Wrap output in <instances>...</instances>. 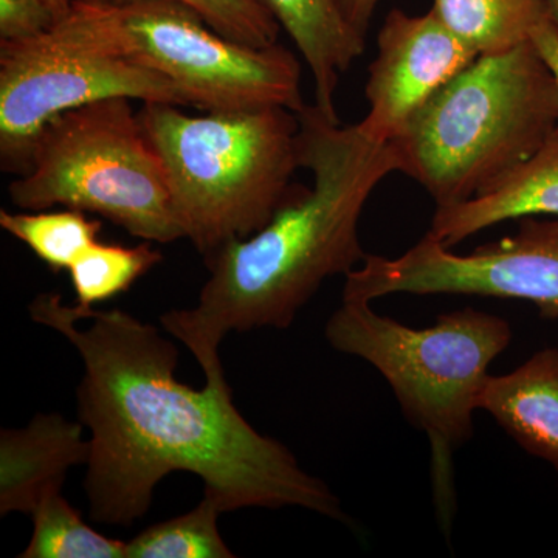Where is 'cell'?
Returning a JSON list of instances; mask_svg holds the SVG:
<instances>
[{
    "mask_svg": "<svg viewBox=\"0 0 558 558\" xmlns=\"http://www.w3.org/2000/svg\"><path fill=\"white\" fill-rule=\"evenodd\" d=\"M301 167L314 185H296L258 233L205 259L209 278L193 310L171 311L161 326L197 359L205 380L222 379L219 347L229 332L286 329L325 279L357 269L368 253L359 222L381 180L399 171L389 143L359 124L333 123L315 105L299 112Z\"/></svg>",
    "mask_w": 558,
    "mask_h": 558,
    "instance_id": "7a4b0ae2",
    "label": "cell"
},
{
    "mask_svg": "<svg viewBox=\"0 0 558 558\" xmlns=\"http://www.w3.org/2000/svg\"><path fill=\"white\" fill-rule=\"evenodd\" d=\"M222 510L204 497L185 515L154 524L126 542V558H233L218 527Z\"/></svg>",
    "mask_w": 558,
    "mask_h": 558,
    "instance_id": "d6986e66",
    "label": "cell"
},
{
    "mask_svg": "<svg viewBox=\"0 0 558 558\" xmlns=\"http://www.w3.org/2000/svg\"><path fill=\"white\" fill-rule=\"evenodd\" d=\"M549 7V16L550 22H553L554 27L557 28L558 32V0H546Z\"/></svg>",
    "mask_w": 558,
    "mask_h": 558,
    "instance_id": "d4e9b609",
    "label": "cell"
},
{
    "mask_svg": "<svg viewBox=\"0 0 558 558\" xmlns=\"http://www.w3.org/2000/svg\"><path fill=\"white\" fill-rule=\"evenodd\" d=\"M33 535L21 558H126V542L84 523L78 510L51 492L32 513Z\"/></svg>",
    "mask_w": 558,
    "mask_h": 558,
    "instance_id": "2e32d148",
    "label": "cell"
},
{
    "mask_svg": "<svg viewBox=\"0 0 558 558\" xmlns=\"http://www.w3.org/2000/svg\"><path fill=\"white\" fill-rule=\"evenodd\" d=\"M132 53L204 112L286 108L299 113L301 64L286 47L226 38L178 0L116 2Z\"/></svg>",
    "mask_w": 558,
    "mask_h": 558,
    "instance_id": "ba28073f",
    "label": "cell"
},
{
    "mask_svg": "<svg viewBox=\"0 0 558 558\" xmlns=\"http://www.w3.org/2000/svg\"><path fill=\"white\" fill-rule=\"evenodd\" d=\"M33 322L62 333L84 363L78 416L90 432L84 481L90 519L130 526L165 476L189 472L222 513L296 506L340 521V499L304 472L288 447L260 435L226 377L202 389L175 379V344L126 312L80 311L60 293L32 301Z\"/></svg>",
    "mask_w": 558,
    "mask_h": 558,
    "instance_id": "6da1fadb",
    "label": "cell"
},
{
    "mask_svg": "<svg viewBox=\"0 0 558 558\" xmlns=\"http://www.w3.org/2000/svg\"><path fill=\"white\" fill-rule=\"evenodd\" d=\"M558 126V84L534 43L481 54L389 142L399 171L436 207L487 193L531 159Z\"/></svg>",
    "mask_w": 558,
    "mask_h": 558,
    "instance_id": "3957f363",
    "label": "cell"
},
{
    "mask_svg": "<svg viewBox=\"0 0 558 558\" xmlns=\"http://www.w3.org/2000/svg\"><path fill=\"white\" fill-rule=\"evenodd\" d=\"M131 101L110 98L54 117L28 171L10 183L11 202L31 211L94 213L143 241L185 240L163 161Z\"/></svg>",
    "mask_w": 558,
    "mask_h": 558,
    "instance_id": "52a82bcc",
    "label": "cell"
},
{
    "mask_svg": "<svg viewBox=\"0 0 558 558\" xmlns=\"http://www.w3.org/2000/svg\"><path fill=\"white\" fill-rule=\"evenodd\" d=\"M330 347L371 363L391 385L403 416L427 435L432 483L444 531L457 510L453 458L473 435V413L488 366L509 347L505 318L465 307L414 329L376 314L368 301L343 300L326 325Z\"/></svg>",
    "mask_w": 558,
    "mask_h": 558,
    "instance_id": "5b68a950",
    "label": "cell"
},
{
    "mask_svg": "<svg viewBox=\"0 0 558 558\" xmlns=\"http://www.w3.org/2000/svg\"><path fill=\"white\" fill-rule=\"evenodd\" d=\"M126 2V0H113ZM196 11L209 27L226 38L247 46L264 47L278 44L281 27L269 11L256 0H178Z\"/></svg>",
    "mask_w": 558,
    "mask_h": 558,
    "instance_id": "ffe728a7",
    "label": "cell"
},
{
    "mask_svg": "<svg viewBox=\"0 0 558 558\" xmlns=\"http://www.w3.org/2000/svg\"><path fill=\"white\" fill-rule=\"evenodd\" d=\"M558 216V126L542 146L495 189L449 207H436L428 236L451 248L510 219Z\"/></svg>",
    "mask_w": 558,
    "mask_h": 558,
    "instance_id": "7c38bea8",
    "label": "cell"
},
{
    "mask_svg": "<svg viewBox=\"0 0 558 558\" xmlns=\"http://www.w3.org/2000/svg\"><path fill=\"white\" fill-rule=\"evenodd\" d=\"M432 11L480 57L515 49L550 20L546 0H433Z\"/></svg>",
    "mask_w": 558,
    "mask_h": 558,
    "instance_id": "9a60e30c",
    "label": "cell"
},
{
    "mask_svg": "<svg viewBox=\"0 0 558 558\" xmlns=\"http://www.w3.org/2000/svg\"><path fill=\"white\" fill-rule=\"evenodd\" d=\"M57 21L44 0H0V40L31 38Z\"/></svg>",
    "mask_w": 558,
    "mask_h": 558,
    "instance_id": "44dd1931",
    "label": "cell"
},
{
    "mask_svg": "<svg viewBox=\"0 0 558 558\" xmlns=\"http://www.w3.org/2000/svg\"><path fill=\"white\" fill-rule=\"evenodd\" d=\"M44 2L50 7V10L53 11V14L58 20L62 14L68 13L70 7H72L76 0H44Z\"/></svg>",
    "mask_w": 558,
    "mask_h": 558,
    "instance_id": "cb8c5ba5",
    "label": "cell"
},
{
    "mask_svg": "<svg viewBox=\"0 0 558 558\" xmlns=\"http://www.w3.org/2000/svg\"><path fill=\"white\" fill-rule=\"evenodd\" d=\"M110 98L186 106L170 80L132 53L113 0H76L50 28L0 40V165L25 174L54 117Z\"/></svg>",
    "mask_w": 558,
    "mask_h": 558,
    "instance_id": "8992f818",
    "label": "cell"
},
{
    "mask_svg": "<svg viewBox=\"0 0 558 558\" xmlns=\"http://www.w3.org/2000/svg\"><path fill=\"white\" fill-rule=\"evenodd\" d=\"M0 227L35 253L49 269L69 270L70 266L98 241L100 220H90L80 209L64 211H0Z\"/></svg>",
    "mask_w": 558,
    "mask_h": 558,
    "instance_id": "e0dca14e",
    "label": "cell"
},
{
    "mask_svg": "<svg viewBox=\"0 0 558 558\" xmlns=\"http://www.w3.org/2000/svg\"><path fill=\"white\" fill-rule=\"evenodd\" d=\"M161 259L163 256L149 241L134 247L95 242L68 270L75 290V306L80 311H90L95 304L128 292Z\"/></svg>",
    "mask_w": 558,
    "mask_h": 558,
    "instance_id": "ac0fdd59",
    "label": "cell"
},
{
    "mask_svg": "<svg viewBox=\"0 0 558 558\" xmlns=\"http://www.w3.org/2000/svg\"><path fill=\"white\" fill-rule=\"evenodd\" d=\"M138 116L163 161L180 227L205 259L263 230L296 189L293 110L189 116L179 106L145 102Z\"/></svg>",
    "mask_w": 558,
    "mask_h": 558,
    "instance_id": "277c9868",
    "label": "cell"
},
{
    "mask_svg": "<svg viewBox=\"0 0 558 558\" xmlns=\"http://www.w3.org/2000/svg\"><path fill=\"white\" fill-rule=\"evenodd\" d=\"M531 40L538 50L539 57L545 60L550 72L556 76L558 84V32L553 22L549 20L539 25L537 31L532 33Z\"/></svg>",
    "mask_w": 558,
    "mask_h": 558,
    "instance_id": "603a6c76",
    "label": "cell"
},
{
    "mask_svg": "<svg viewBox=\"0 0 558 558\" xmlns=\"http://www.w3.org/2000/svg\"><path fill=\"white\" fill-rule=\"evenodd\" d=\"M478 409L492 414L520 447L548 461L558 473L557 349L537 352L505 376H488Z\"/></svg>",
    "mask_w": 558,
    "mask_h": 558,
    "instance_id": "4fadbf2b",
    "label": "cell"
},
{
    "mask_svg": "<svg viewBox=\"0 0 558 558\" xmlns=\"http://www.w3.org/2000/svg\"><path fill=\"white\" fill-rule=\"evenodd\" d=\"M81 422L61 414H38L20 429L0 433V515L33 510L51 492H60L69 469L87 464L90 442Z\"/></svg>",
    "mask_w": 558,
    "mask_h": 558,
    "instance_id": "8fae6325",
    "label": "cell"
},
{
    "mask_svg": "<svg viewBox=\"0 0 558 558\" xmlns=\"http://www.w3.org/2000/svg\"><path fill=\"white\" fill-rule=\"evenodd\" d=\"M480 54L436 17L395 9L377 35L365 95L369 110L360 130L377 143L398 137L411 117Z\"/></svg>",
    "mask_w": 558,
    "mask_h": 558,
    "instance_id": "30bf717a",
    "label": "cell"
},
{
    "mask_svg": "<svg viewBox=\"0 0 558 558\" xmlns=\"http://www.w3.org/2000/svg\"><path fill=\"white\" fill-rule=\"evenodd\" d=\"M290 36L311 69L315 102L333 123H340L336 92L341 73L362 57L365 40L337 5L336 0H256Z\"/></svg>",
    "mask_w": 558,
    "mask_h": 558,
    "instance_id": "5bb4252c",
    "label": "cell"
},
{
    "mask_svg": "<svg viewBox=\"0 0 558 558\" xmlns=\"http://www.w3.org/2000/svg\"><path fill=\"white\" fill-rule=\"evenodd\" d=\"M512 236L457 255L425 234L398 258L366 255L349 271L343 300L371 301L392 293L494 296L524 300L543 318H558V219H520Z\"/></svg>",
    "mask_w": 558,
    "mask_h": 558,
    "instance_id": "9c48e42d",
    "label": "cell"
},
{
    "mask_svg": "<svg viewBox=\"0 0 558 558\" xmlns=\"http://www.w3.org/2000/svg\"><path fill=\"white\" fill-rule=\"evenodd\" d=\"M336 2L344 20L348 21V24L351 25L359 35L366 38L371 21H373L374 13H376L380 0H336Z\"/></svg>",
    "mask_w": 558,
    "mask_h": 558,
    "instance_id": "7402d4cb",
    "label": "cell"
}]
</instances>
